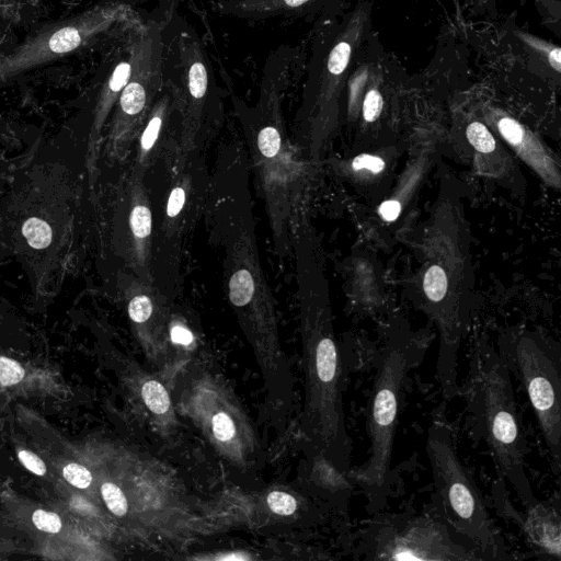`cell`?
Here are the masks:
<instances>
[{"label":"cell","instance_id":"obj_24","mask_svg":"<svg viewBox=\"0 0 561 561\" xmlns=\"http://www.w3.org/2000/svg\"><path fill=\"white\" fill-rule=\"evenodd\" d=\"M210 430L215 439L221 445L229 444L236 437L234 421L225 411H219L211 416Z\"/></svg>","mask_w":561,"mask_h":561},{"label":"cell","instance_id":"obj_29","mask_svg":"<svg viewBox=\"0 0 561 561\" xmlns=\"http://www.w3.org/2000/svg\"><path fill=\"white\" fill-rule=\"evenodd\" d=\"M64 478L78 489H87L92 482L91 472L79 463H68L62 469Z\"/></svg>","mask_w":561,"mask_h":561},{"label":"cell","instance_id":"obj_1","mask_svg":"<svg viewBox=\"0 0 561 561\" xmlns=\"http://www.w3.org/2000/svg\"><path fill=\"white\" fill-rule=\"evenodd\" d=\"M80 186L61 163H32L15 172L0 199V243L25 268L32 288L53 289L75 242Z\"/></svg>","mask_w":561,"mask_h":561},{"label":"cell","instance_id":"obj_5","mask_svg":"<svg viewBox=\"0 0 561 561\" xmlns=\"http://www.w3.org/2000/svg\"><path fill=\"white\" fill-rule=\"evenodd\" d=\"M296 262L307 369V427L325 459L348 474L351 439L343 410L341 359L307 271L298 257Z\"/></svg>","mask_w":561,"mask_h":561},{"label":"cell","instance_id":"obj_30","mask_svg":"<svg viewBox=\"0 0 561 561\" xmlns=\"http://www.w3.org/2000/svg\"><path fill=\"white\" fill-rule=\"evenodd\" d=\"M383 100L377 87H371L363 101V116L368 123L378 118L382 110Z\"/></svg>","mask_w":561,"mask_h":561},{"label":"cell","instance_id":"obj_2","mask_svg":"<svg viewBox=\"0 0 561 561\" xmlns=\"http://www.w3.org/2000/svg\"><path fill=\"white\" fill-rule=\"evenodd\" d=\"M294 54L280 49L266 62L259 96L234 107L249 147L251 164L264 199L276 252L291 250L295 227L301 217L304 163L287 134L282 103L288 88Z\"/></svg>","mask_w":561,"mask_h":561},{"label":"cell","instance_id":"obj_15","mask_svg":"<svg viewBox=\"0 0 561 561\" xmlns=\"http://www.w3.org/2000/svg\"><path fill=\"white\" fill-rule=\"evenodd\" d=\"M164 83L133 146V170L146 176L153 167L169 170L179 160L181 138L180 98L173 79L164 71Z\"/></svg>","mask_w":561,"mask_h":561},{"label":"cell","instance_id":"obj_23","mask_svg":"<svg viewBox=\"0 0 561 561\" xmlns=\"http://www.w3.org/2000/svg\"><path fill=\"white\" fill-rule=\"evenodd\" d=\"M541 23L556 36L561 34V0H534Z\"/></svg>","mask_w":561,"mask_h":561},{"label":"cell","instance_id":"obj_35","mask_svg":"<svg viewBox=\"0 0 561 561\" xmlns=\"http://www.w3.org/2000/svg\"><path fill=\"white\" fill-rule=\"evenodd\" d=\"M15 8L13 4L0 0V18H7L13 14Z\"/></svg>","mask_w":561,"mask_h":561},{"label":"cell","instance_id":"obj_16","mask_svg":"<svg viewBox=\"0 0 561 561\" xmlns=\"http://www.w3.org/2000/svg\"><path fill=\"white\" fill-rule=\"evenodd\" d=\"M140 21L135 16L122 30L110 71L96 95L85 150V170L90 186L96 176L105 126L131 72Z\"/></svg>","mask_w":561,"mask_h":561},{"label":"cell","instance_id":"obj_17","mask_svg":"<svg viewBox=\"0 0 561 561\" xmlns=\"http://www.w3.org/2000/svg\"><path fill=\"white\" fill-rule=\"evenodd\" d=\"M504 481L493 486V503L497 514L515 523L530 549L542 557L559 561L561 559V515L559 501H538L524 506V512L515 507L503 494Z\"/></svg>","mask_w":561,"mask_h":561},{"label":"cell","instance_id":"obj_22","mask_svg":"<svg viewBox=\"0 0 561 561\" xmlns=\"http://www.w3.org/2000/svg\"><path fill=\"white\" fill-rule=\"evenodd\" d=\"M142 398L148 409L156 414L167 413L170 409V398L164 387L156 381L148 380L141 389Z\"/></svg>","mask_w":561,"mask_h":561},{"label":"cell","instance_id":"obj_36","mask_svg":"<svg viewBox=\"0 0 561 561\" xmlns=\"http://www.w3.org/2000/svg\"><path fill=\"white\" fill-rule=\"evenodd\" d=\"M7 173H8V171H5L3 163L0 162V193H1L2 188L4 187V185L8 183Z\"/></svg>","mask_w":561,"mask_h":561},{"label":"cell","instance_id":"obj_7","mask_svg":"<svg viewBox=\"0 0 561 561\" xmlns=\"http://www.w3.org/2000/svg\"><path fill=\"white\" fill-rule=\"evenodd\" d=\"M425 449L435 488V512L473 542L485 560L515 559L492 520L473 476L459 458L449 425L433 421Z\"/></svg>","mask_w":561,"mask_h":561},{"label":"cell","instance_id":"obj_34","mask_svg":"<svg viewBox=\"0 0 561 561\" xmlns=\"http://www.w3.org/2000/svg\"><path fill=\"white\" fill-rule=\"evenodd\" d=\"M378 213L383 220L393 221L401 213V204L396 199L386 201L379 206Z\"/></svg>","mask_w":561,"mask_h":561},{"label":"cell","instance_id":"obj_4","mask_svg":"<svg viewBox=\"0 0 561 561\" xmlns=\"http://www.w3.org/2000/svg\"><path fill=\"white\" fill-rule=\"evenodd\" d=\"M370 30V0H360L336 18L320 22L295 118V147L298 152L308 149L310 154H314L316 140L323 137L334 121L339 99Z\"/></svg>","mask_w":561,"mask_h":561},{"label":"cell","instance_id":"obj_20","mask_svg":"<svg viewBox=\"0 0 561 561\" xmlns=\"http://www.w3.org/2000/svg\"><path fill=\"white\" fill-rule=\"evenodd\" d=\"M515 36L541 64L556 75H560L561 50L557 44L519 30L515 31Z\"/></svg>","mask_w":561,"mask_h":561},{"label":"cell","instance_id":"obj_3","mask_svg":"<svg viewBox=\"0 0 561 561\" xmlns=\"http://www.w3.org/2000/svg\"><path fill=\"white\" fill-rule=\"evenodd\" d=\"M473 428L488 445L500 478L524 506L536 497L526 468L527 442L514 396L511 371L492 347L479 344L470 355L465 383L458 389Z\"/></svg>","mask_w":561,"mask_h":561},{"label":"cell","instance_id":"obj_27","mask_svg":"<svg viewBox=\"0 0 561 561\" xmlns=\"http://www.w3.org/2000/svg\"><path fill=\"white\" fill-rule=\"evenodd\" d=\"M267 505L272 512L282 516H288L297 511L296 499L282 491H272L267 495Z\"/></svg>","mask_w":561,"mask_h":561},{"label":"cell","instance_id":"obj_19","mask_svg":"<svg viewBox=\"0 0 561 561\" xmlns=\"http://www.w3.org/2000/svg\"><path fill=\"white\" fill-rule=\"evenodd\" d=\"M496 127L502 137L517 153L550 184L559 185V174L553 161L546 154L537 139L516 119L496 114Z\"/></svg>","mask_w":561,"mask_h":561},{"label":"cell","instance_id":"obj_18","mask_svg":"<svg viewBox=\"0 0 561 561\" xmlns=\"http://www.w3.org/2000/svg\"><path fill=\"white\" fill-rule=\"evenodd\" d=\"M350 0H217V11L240 19L291 18L328 21Z\"/></svg>","mask_w":561,"mask_h":561},{"label":"cell","instance_id":"obj_14","mask_svg":"<svg viewBox=\"0 0 561 561\" xmlns=\"http://www.w3.org/2000/svg\"><path fill=\"white\" fill-rule=\"evenodd\" d=\"M121 196L115 213L123 215V227L112 228L111 242L133 274L153 283L154 218L145 176L131 169Z\"/></svg>","mask_w":561,"mask_h":561},{"label":"cell","instance_id":"obj_26","mask_svg":"<svg viewBox=\"0 0 561 561\" xmlns=\"http://www.w3.org/2000/svg\"><path fill=\"white\" fill-rule=\"evenodd\" d=\"M102 497L107 508L116 516L127 513L128 504L123 491L112 482H105L101 486Z\"/></svg>","mask_w":561,"mask_h":561},{"label":"cell","instance_id":"obj_33","mask_svg":"<svg viewBox=\"0 0 561 561\" xmlns=\"http://www.w3.org/2000/svg\"><path fill=\"white\" fill-rule=\"evenodd\" d=\"M18 457L21 463L31 472L37 476H44L46 472V466L44 461L34 453L22 449L18 453Z\"/></svg>","mask_w":561,"mask_h":561},{"label":"cell","instance_id":"obj_28","mask_svg":"<svg viewBox=\"0 0 561 561\" xmlns=\"http://www.w3.org/2000/svg\"><path fill=\"white\" fill-rule=\"evenodd\" d=\"M24 377V368L14 359L0 357V383L12 386L20 382Z\"/></svg>","mask_w":561,"mask_h":561},{"label":"cell","instance_id":"obj_9","mask_svg":"<svg viewBox=\"0 0 561 561\" xmlns=\"http://www.w3.org/2000/svg\"><path fill=\"white\" fill-rule=\"evenodd\" d=\"M164 71L180 98L179 160L199 151L220 118V99L214 72L198 37L188 30L164 31Z\"/></svg>","mask_w":561,"mask_h":561},{"label":"cell","instance_id":"obj_32","mask_svg":"<svg viewBox=\"0 0 561 561\" xmlns=\"http://www.w3.org/2000/svg\"><path fill=\"white\" fill-rule=\"evenodd\" d=\"M352 168L354 171L366 170L377 174L385 169V161L378 156L364 153L353 159Z\"/></svg>","mask_w":561,"mask_h":561},{"label":"cell","instance_id":"obj_10","mask_svg":"<svg viewBox=\"0 0 561 561\" xmlns=\"http://www.w3.org/2000/svg\"><path fill=\"white\" fill-rule=\"evenodd\" d=\"M164 31L165 24L157 20L139 23L131 72L103 134L101 153L108 160L129 152L163 87Z\"/></svg>","mask_w":561,"mask_h":561},{"label":"cell","instance_id":"obj_25","mask_svg":"<svg viewBox=\"0 0 561 561\" xmlns=\"http://www.w3.org/2000/svg\"><path fill=\"white\" fill-rule=\"evenodd\" d=\"M466 134L469 142L476 150L488 153L495 149V139L482 123L472 122L467 127Z\"/></svg>","mask_w":561,"mask_h":561},{"label":"cell","instance_id":"obj_6","mask_svg":"<svg viewBox=\"0 0 561 561\" xmlns=\"http://www.w3.org/2000/svg\"><path fill=\"white\" fill-rule=\"evenodd\" d=\"M424 350L412 341L391 337L375 358L374 383L366 412L368 457L347 474L364 492L371 514L385 505L390 489L400 404L409 374L421 364Z\"/></svg>","mask_w":561,"mask_h":561},{"label":"cell","instance_id":"obj_12","mask_svg":"<svg viewBox=\"0 0 561 561\" xmlns=\"http://www.w3.org/2000/svg\"><path fill=\"white\" fill-rule=\"evenodd\" d=\"M499 353L526 391L558 476L561 456V355L551 344L534 334L518 335L502 343Z\"/></svg>","mask_w":561,"mask_h":561},{"label":"cell","instance_id":"obj_31","mask_svg":"<svg viewBox=\"0 0 561 561\" xmlns=\"http://www.w3.org/2000/svg\"><path fill=\"white\" fill-rule=\"evenodd\" d=\"M32 520L36 528L49 534H57L62 526L57 514L44 510H36L32 515Z\"/></svg>","mask_w":561,"mask_h":561},{"label":"cell","instance_id":"obj_13","mask_svg":"<svg viewBox=\"0 0 561 561\" xmlns=\"http://www.w3.org/2000/svg\"><path fill=\"white\" fill-rule=\"evenodd\" d=\"M193 152L167 170L168 186L153 232L152 280L179 265L185 236L196 225L208 202L210 181L204 160Z\"/></svg>","mask_w":561,"mask_h":561},{"label":"cell","instance_id":"obj_21","mask_svg":"<svg viewBox=\"0 0 561 561\" xmlns=\"http://www.w3.org/2000/svg\"><path fill=\"white\" fill-rule=\"evenodd\" d=\"M447 276L438 265H432L425 273L423 288L426 297L433 302H440L447 291Z\"/></svg>","mask_w":561,"mask_h":561},{"label":"cell","instance_id":"obj_11","mask_svg":"<svg viewBox=\"0 0 561 561\" xmlns=\"http://www.w3.org/2000/svg\"><path fill=\"white\" fill-rule=\"evenodd\" d=\"M134 18L128 4L107 2L41 28L0 57V88L34 68L116 34Z\"/></svg>","mask_w":561,"mask_h":561},{"label":"cell","instance_id":"obj_8","mask_svg":"<svg viewBox=\"0 0 561 561\" xmlns=\"http://www.w3.org/2000/svg\"><path fill=\"white\" fill-rule=\"evenodd\" d=\"M362 529L355 553L379 561H481L479 548L432 507L422 513L378 514Z\"/></svg>","mask_w":561,"mask_h":561}]
</instances>
